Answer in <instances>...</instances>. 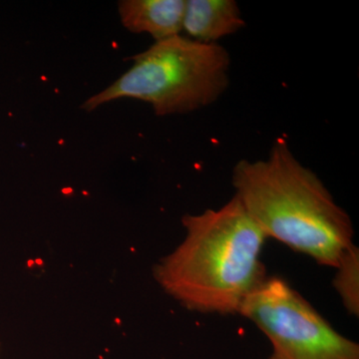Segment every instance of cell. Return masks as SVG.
<instances>
[{"instance_id":"cell-1","label":"cell","mask_w":359,"mask_h":359,"mask_svg":"<svg viewBox=\"0 0 359 359\" xmlns=\"http://www.w3.org/2000/svg\"><path fill=\"white\" fill-rule=\"evenodd\" d=\"M235 196L266 238L335 269L354 244L351 217L320 177L304 166L285 138L268 158L241 160L231 174Z\"/></svg>"},{"instance_id":"cell-2","label":"cell","mask_w":359,"mask_h":359,"mask_svg":"<svg viewBox=\"0 0 359 359\" xmlns=\"http://www.w3.org/2000/svg\"><path fill=\"white\" fill-rule=\"evenodd\" d=\"M182 224L185 238L156 264V280L189 311L238 313L266 276V236L236 196L219 209L185 215Z\"/></svg>"},{"instance_id":"cell-3","label":"cell","mask_w":359,"mask_h":359,"mask_svg":"<svg viewBox=\"0 0 359 359\" xmlns=\"http://www.w3.org/2000/svg\"><path fill=\"white\" fill-rule=\"evenodd\" d=\"M131 60V67L86 99L82 109L135 99L150 104L157 116L187 114L216 102L230 85V53L218 43L179 34L155 41Z\"/></svg>"},{"instance_id":"cell-4","label":"cell","mask_w":359,"mask_h":359,"mask_svg":"<svg viewBox=\"0 0 359 359\" xmlns=\"http://www.w3.org/2000/svg\"><path fill=\"white\" fill-rule=\"evenodd\" d=\"M238 314L266 335L275 359H359L358 342L334 330L280 276H266Z\"/></svg>"},{"instance_id":"cell-5","label":"cell","mask_w":359,"mask_h":359,"mask_svg":"<svg viewBox=\"0 0 359 359\" xmlns=\"http://www.w3.org/2000/svg\"><path fill=\"white\" fill-rule=\"evenodd\" d=\"M186 0H121L118 14L122 25L133 33H147L155 41L183 32Z\"/></svg>"},{"instance_id":"cell-6","label":"cell","mask_w":359,"mask_h":359,"mask_svg":"<svg viewBox=\"0 0 359 359\" xmlns=\"http://www.w3.org/2000/svg\"><path fill=\"white\" fill-rule=\"evenodd\" d=\"M235 0H186L183 32L203 43H218L245 27Z\"/></svg>"},{"instance_id":"cell-7","label":"cell","mask_w":359,"mask_h":359,"mask_svg":"<svg viewBox=\"0 0 359 359\" xmlns=\"http://www.w3.org/2000/svg\"><path fill=\"white\" fill-rule=\"evenodd\" d=\"M332 285L344 308L351 316H359V250L353 245L335 268Z\"/></svg>"},{"instance_id":"cell-8","label":"cell","mask_w":359,"mask_h":359,"mask_svg":"<svg viewBox=\"0 0 359 359\" xmlns=\"http://www.w3.org/2000/svg\"><path fill=\"white\" fill-rule=\"evenodd\" d=\"M268 359H275V358H273V356L271 355V356H269V358Z\"/></svg>"}]
</instances>
